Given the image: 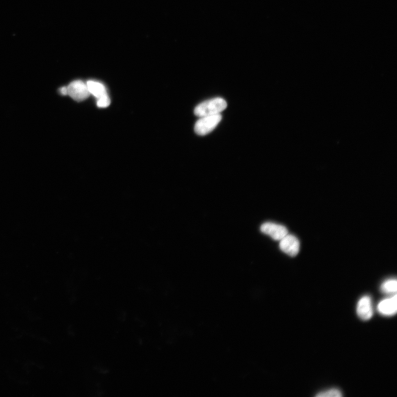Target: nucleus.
<instances>
[{"label":"nucleus","instance_id":"nucleus-9","mask_svg":"<svg viewBox=\"0 0 397 397\" xmlns=\"http://www.w3.org/2000/svg\"><path fill=\"white\" fill-rule=\"evenodd\" d=\"M380 290L385 294H394L397 290V282L396 280H390L385 281L380 286Z\"/></svg>","mask_w":397,"mask_h":397},{"label":"nucleus","instance_id":"nucleus-12","mask_svg":"<svg viewBox=\"0 0 397 397\" xmlns=\"http://www.w3.org/2000/svg\"><path fill=\"white\" fill-rule=\"evenodd\" d=\"M59 92H60L62 96L68 95L67 87H62L60 88V90H59Z\"/></svg>","mask_w":397,"mask_h":397},{"label":"nucleus","instance_id":"nucleus-7","mask_svg":"<svg viewBox=\"0 0 397 397\" xmlns=\"http://www.w3.org/2000/svg\"><path fill=\"white\" fill-rule=\"evenodd\" d=\"M396 302V294L393 297L382 300L378 305V312L386 316H392L395 314L397 310Z\"/></svg>","mask_w":397,"mask_h":397},{"label":"nucleus","instance_id":"nucleus-3","mask_svg":"<svg viewBox=\"0 0 397 397\" xmlns=\"http://www.w3.org/2000/svg\"><path fill=\"white\" fill-rule=\"evenodd\" d=\"M67 89L68 95L77 102L84 100L90 95L86 84L81 80H76L70 84Z\"/></svg>","mask_w":397,"mask_h":397},{"label":"nucleus","instance_id":"nucleus-1","mask_svg":"<svg viewBox=\"0 0 397 397\" xmlns=\"http://www.w3.org/2000/svg\"><path fill=\"white\" fill-rule=\"evenodd\" d=\"M228 104L222 98H216L203 102L198 105L194 110V114L198 117L220 114L227 108Z\"/></svg>","mask_w":397,"mask_h":397},{"label":"nucleus","instance_id":"nucleus-4","mask_svg":"<svg viewBox=\"0 0 397 397\" xmlns=\"http://www.w3.org/2000/svg\"><path fill=\"white\" fill-rule=\"evenodd\" d=\"M262 233L270 236L276 240H280L288 234L287 228L282 225L272 222H266L260 227Z\"/></svg>","mask_w":397,"mask_h":397},{"label":"nucleus","instance_id":"nucleus-11","mask_svg":"<svg viewBox=\"0 0 397 397\" xmlns=\"http://www.w3.org/2000/svg\"><path fill=\"white\" fill-rule=\"evenodd\" d=\"M110 104V100L108 94H106L98 98L96 104L100 108H104L108 106Z\"/></svg>","mask_w":397,"mask_h":397},{"label":"nucleus","instance_id":"nucleus-2","mask_svg":"<svg viewBox=\"0 0 397 397\" xmlns=\"http://www.w3.org/2000/svg\"><path fill=\"white\" fill-rule=\"evenodd\" d=\"M222 120L220 114L200 117L196 123L194 130L198 136H206L214 130Z\"/></svg>","mask_w":397,"mask_h":397},{"label":"nucleus","instance_id":"nucleus-10","mask_svg":"<svg viewBox=\"0 0 397 397\" xmlns=\"http://www.w3.org/2000/svg\"><path fill=\"white\" fill-rule=\"evenodd\" d=\"M342 396L340 390L337 389H332L322 392L316 396L318 397H341Z\"/></svg>","mask_w":397,"mask_h":397},{"label":"nucleus","instance_id":"nucleus-8","mask_svg":"<svg viewBox=\"0 0 397 397\" xmlns=\"http://www.w3.org/2000/svg\"><path fill=\"white\" fill-rule=\"evenodd\" d=\"M86 84L90 94L94 95L96 98L107 94L106 88L102 84L98 82L89 81Z\"/></svg>","mask_w":397,"mask_h":397},{"label":"nucleus","instance_id":"nucleus-6","mask_svg":"<svg viewBox=\"0 0 397 397\" xmlns=\"http://www.w3.org/2000/svg\"><path fill=\"white\" fill-rule=\"evenodd\" d=\"M357 314L364 320H368L372 318L373 309L372 299L368 296H364L359 300L357 306Z\"/></svg>","mask_w":397,"mask_h":397},{"label":"nucleus","instance_id":"nucleus-5","mask_svg":"<svg viewBox=\"0 0 397 397\" xmlns=\"http://www.w3.org/2000/svg\"><path fill=\"white\" fill-rule=\"evenodd\" d=\"M280 246L284 253L294 256L298 254L300 242L294 236L288 234L280 240Z\"/></svg>","mask_w":397,"mask_h":397}]
</instances>
